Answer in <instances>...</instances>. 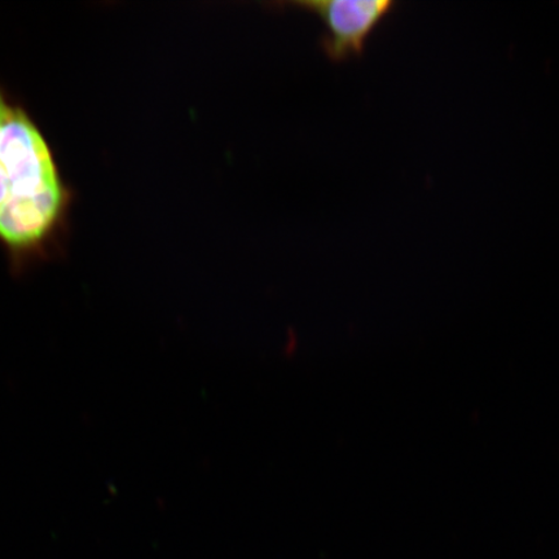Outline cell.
I'll list each match as a JSON object with an SVG mask.
<instances>
[{
    "mask_svg": "<svg viewBox=\"0 0 559 559\" xmlns=\"http://www.w3.org/2000/svg\"><path fill=\"white\" fill-rule=\"evenodd\" d=\"M324 21L326 34L320 39L323 51L333 61L365 52L367 39L395 3L389 0H293Z\"/></svg>",
    "mask_w": 559,
    "mask_h": 559,
    "instance_id": "obj_2",
    "label": "cell"
},
{
    "mask_svg": "<svg viewBox=\"0 0 559 559\" xmlns=\"http://www.w3.org/2000/svg\"><path fill=\"white\" fill-rule=\"evenodd\" d=\"M70 199L45 135L0 87V243L13 269L45 254L67 218Z\"/></svg>",
    "mask_w": 559,
    "mask_h": 559,
    "instance_id": "obj_1",
    "label": "cell"
}]
</instances>
